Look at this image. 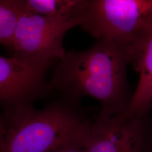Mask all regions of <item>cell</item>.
I'll return each instance as SVG.
<instances>
[{"instance_id":"cell-1","label":"cell","mask_w":152,"mask_h":152,"mask_svg":"<svg viewBox=\"0 0 152 152\" xmlns=\"http://www.w3.org/2000/svg\"><path fill=\"white\" fill-rule=\"evenodd\" d=\"M130 58L127 49L96 41L90 48L72 50L58 61L49 82L51 91L80 100L89 96L100 104L99 115L113 116L125 112L132 98L127 81Z\"/></svg>"},{"instance_id":"cell-2","label":"cell","mask_w":152,"mask_h":152,"mask_svg":"<svg viewBox=\"0 0 152 152\" xmlns=\"http://www.w3.org/2000/svg\"><path fill=\"white\" fill-rule=\"evenodd\" d=\"M0 152H49L68 145L86 146L92 121L80 100L60 95L43 108L33 105L6 112Z\"/></svg>"},{"instance_id":"cell-3","label":"cell","mask_w":152,"mask_h":152,"mask_svg":"<svg viewBox=\"0 0 152 152\" xmlns=\"http://www.w3.org/2000/svg\"><path fill=\"white\" fill-rule=\"evenodd\" d=\"M78 26L97 41L132 50L152 31V0H83Z\"/></svg>"},{"instance_id":"cell-4","label":"cell","mask_w":152,"mask_h":152,"mask_svg":"<svg viewBox=\"0 0 152 152\" xmlns=\"http://www.w3.org/2000/svg\"><path fill=\"white\" fill-rule=\"evenodd\" d=\"M54 61L39 58L13 55H0V104L6 112L33 105L52 92L46 80Z\"/></svg>"},{"instance_id":"cell-5","label":"cell","mask_w":152,"mask_h":152,"mask_svg":"<svg viewBox=\"0 0 152 152\" xmlns=\"http://www.w3.org/2000/svg\"><path fill=\"white\" fill-rule=\"evenodd\" d=\"M77 26L76 19L42 15L22 6L10 49L14 55L59 61L66 53L63 46L66 33Z\"/></svg>"},{"instance_id":"cell-6","label":"cell","mask_w":152,"mask_h":152,"mask_svg":"<svg viewBox=\"0 0 152 152\" xmlns=\"http://www.w3.org/2000/svg\"><path fill=\"white\" fill-rule=\"evenodd\" d=\"M85 152H152V119L148 114L98 115Z\"/></svg>"},{"instance_id":"cell-7","label":"cell","mask_w":152,"mask_h":152,"mask_svg":"<svg viewBox=\"0 0 152 152\" xmlns=\"http://www.w3.org/2000/svg\"><path fill=\"white\" fill-rule=\"evenodd\" d=\"M130 60L139 79L130 105L124 114L143 116L148 114L152 106V31L131 52Z\"/></svg>"},{"instance_id":"cell-8","label":"cell","mask_w":152,"mask_h":152,"mask_svg":"<svg viewBox=\"0 0 152 152\" xmlns=\"http://www.w3.org/2000/svg\"><path fill=\"white\" fill-rule=\"evenodd\" d=\"M83 1L21 0V2L26 10L36 14L46 16L74 18L77 20V15Z\"/></svg>"},{"instance_id":"cell-9","label":"cell","mask_w":152,"mask_h":152,"mask_svg":"<svg viewBox=\"0 0 152 152\" xmlns=\"http://www.w3.org/2000/svg\"><path fill=\"white\" fill-rule=\"evenodd\" d=\"M22 10L21 0H0V45L11 48Z\"/></svg>"},{"instance_id":"cell-10","label":"cell","mask_w":152,"mask_h":152,"mask_svg":"<svg viewBox=\"0 0 152 152\" xmlns=\"http://www.w3.org/2000/svg\"><path fill=\"white\" fill-rule=\"evenodd\" d=\"M84 149V147L72 145L61 147L49 152H85Z\"/></svg>"},{"instance_id":"cell-11","label":"cell","mask_w":152,"mask_h":152,"mask_svg":"<svg viewBox=\"0 0 152 152\" xmlns=\"http://www.w3.org/2000/svg\"><path fill=\"white\" fill-rule=\"evenodd\" d=\"M6 131V129L5 121L2 118V117L0 115V145L4 140V139L5 136Z\"/></svg>"}]
</instances>
